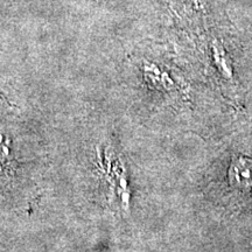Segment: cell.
<instances>
[{
    "label": "cell",
    "instance_id": "cell-1",
    "mask_svg": "<svg viewBox=\"0 0 252 252\" xmlns=\"http://www.w3.org/2000/svg\"><path fill=\"white\" fill-rule=\"evenodd\" d=\"M228 176L232 187L249 190L252 187V160L247 157L236 158L230 165Z\"/></svg>",
    "mask_w": 252,
    "mask_h": 252
},
{
    "label": "cell",
    "instance_id": "cell-2",
    "mask_svg": "<svg viewBox=\"0 0 252 252\" xmlns=\"http://www.w3.org/2000/svg\"><path fill=\"white\" fill-rule=\"evenodd\" d=\"M113 173H115L116 184H117V194L121 197L122 209L126 214H128L130 213V189H128L124 163L122 161L116 162L115 167H113Z\"/></svg>",
    "mask_w": 252,
    "mask_h": 252
},
{
    "label": "cell",
    "instance_id": "cell-3",
    "mask_svg": "<svg viewBox=\"0 0 252 252\" xmlns=\"http://www.w3.org/2000/svg\"><path fill=\"white\" fill-rule=\"evenodd\" d=\"M213 53H214V61H215L216 67L219 68L220 74L225 78L231 80L232 78V68L231 62L226 55L224 48L220 45L219 42L213 43Z\"/></svg>",
    "mask_w": 252,
    "mask_h": 252
}]
</instances>
